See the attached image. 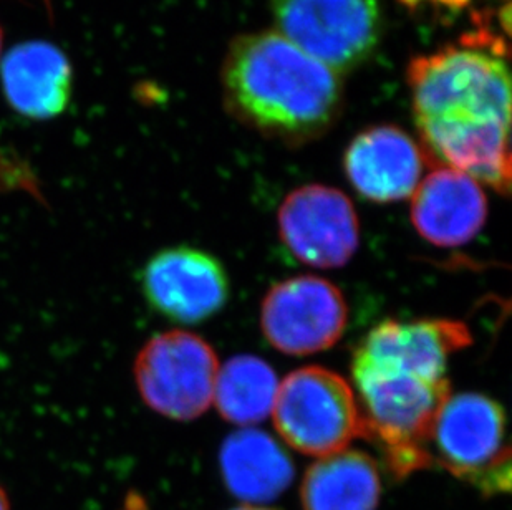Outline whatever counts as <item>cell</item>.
Returning a JSON list of instances; mask_svg holds the SVG:
<instances>
[{
	"label": "cell",
	"instance_id": "6da1fadb",
	"mask_svg": "<svg viewBox=\"0 0 512 510\" xmlns=\"http://www.w3.org/2000/svg\"><path fill=\"white\" fill-rule=\"evenodd\" d=\"M428 163L448 164L501 194L511 189V77L503 53L463 37L408 65Z\"/></svg>",
	"mask_w": 512,
	"mask_h": 510
},
{
	"label": "cell",
	"instance_id": "7a4b0ae2",
	"mask_svg": "<svg viewBox=\"0 0 512 510\" xmlns=\"http://www.w3.org/2000/svg\"><path fill=\"white\" fill-rule=\"evenodd\" d=\"M224 103L236 120L285 145L320 138L339 118V73L277 32L237 37L223 65Z\"/></svg>",
	"mask_w": 512,
	"mask_h": 510
},
{
	"label": "cell",
	"instance_id": "3957f363",
	"mask_svg": "<svg viewBox=\"0 0 512 510\" xmlns=\"http://www.w3.org/2000/svg\"><path fill=\"white\" fill-rule=\"evenodd\" d=\"M352 378L365 438L378 444L388 469L401 479L433 466L431 429L450 398V380L358 353H353Z\"/></svg>",
	"mask_w": 512,
	"mask_h": 510
},
{
	"label": "cell",
	"instance_id": "277c9868",
	"mask_svg": "<svg viewBox=\"0 0 512 510\" xmlns=\"http://www.w3.org/2000/svg\"><path fill=\"white\" fill-rule=\"evenodd\" d=\"M433 462L486 496L511 489L506 413L481 393L450 395L431 429Z\"/></svg>",
	"mask_w": 512,
	"mask_h": 510
},
{
	"label": "cell",
	"instance_id": "5b68a950",
	"mask_svg": "<svg viewBox=\"0 0 512 510\" xmlns=\"http://www.w3.org/2000/svg\"><path fill=\"white\" fill-rule=\"evenodd\" d=\"M277 433L290 448L325 458L365 438L352 386L335 371L305 366L279 383L272 409Z\"/></svg>",
	"mask_w": 512,
	"mask_h": 510
},
{
	"label": "cell",
	"instance_id": "8992f818",
	"mask_svg": "<svg viewBox=\"0 0 512 510\" xmlns=\"http://www.w3.org/2000/svg\"><path fill=\"white\" fill-rule=\"evenodd\" d=\"M219 361L203 338L170 330L150 338L133 366L141 400L174 421H193L213 405Z\"/></svg>",
	"mask_w": 512,
	"mask_h": 510
},
{
	"label": "cell",
	"instance_id": "52a82bcc",
	"mask_svg": "<svg viewBox=\"0 0 512 510\" xmlns=\"http://www.w3.org/2000/svg\"><path fill=\"white\" fill-rule=\"evenodd\" d=\"M271 7L277 34L335 73L358 67L377 49V0H271Z\"/></svg>",
	"mask_w": 512,
	"mask_h": 510
},
{
	"label": "cell",
	"instance_id": "ba28073f",
	"mask_svg": "<svg viewBox=\"0 0 512 510\" xmlns=\"http://www.w3.org/2000/svg\"><path fill=\"white\" fill-rule=\"evenodd\" d=\"M347 302L329 280L299 275L272 285L261 305V328L272 347L307 357L334 347L345 333Z\"/></svg>",
	"mask_w": 512,
	"mask_h": 510
},
{
	"label": "cell",
	"instance_id": "9c48e42d",
	"mask_svg": "<svg viewBox=\"0 0 512 510\" xmlns=\"http://www.w3.org/2000/svg\"><path fill=\"white\" fill-rule=\"evenodd\" d=\"M279 234L295 259L317 269L342 267L360 244L352 201L339 189L320 184L302 186L284 199Z\"/></svg>",
	"mask_w": 512,
	"mask_h": 510
},
{
	"label": "cell",
	"instance_id": "30bf717a",
	"mask_svg": "<svg viewBox=\"0 0 512 510\" xmlns=\"http://www.w3.org/2000/svg\"><path fill=\"white\" fill-rule=\"evenodd\" d=\"M141 289L151 308L184 325L213 318L231 297L224 265L214 255L188 246L153 255L141 274Z\"/></svg>",
	"mask_w": 512,
	"mask_h": 510
},
{
	"label": "cell",
	"instance_id": "8fae6325",
	"mask_svg": "<svg viewBox=\"0 0 512 510\" xmlns=\"http://www.w3.org/2000/svg\"><path fill=\"white\" fill-rule=\"evenodd\" d=\"M426 163L423 148L392 125L363 130L343 156V169L353 189L377 204L397 203L413 196Z\"/></svg>",
	"mask_w": 512,
	"mask_h": 510
},
{
	"label": "cell",
	"instance_id": "7c38bea8",
	"mask_svg": "<svg viewBox=\"0 0 512 510\" xmlns=\"http://www.w3.org/2000/svg\"><path fill=\"white\" fill-rule=\"evenodd\" d=\"M488 217V198L468 174L438 166L421 179L411 201V222L425 241L459 247L473 241Z\"/></svg>",
	"mask_w": 512,
	"mask_h": 510
},
{
	"label": "cell",
	"instance_id": "4fadbf2b",
	"mask_svg": "<svg viewBox=\"0 0 512 510\" xmlns=\"http://www.w3.org/2000/svg\"><path fill=\"white\" fill-rule=\"evenodd\" d=\"M0 83L15 113L30 120H52L72 100L73 67L57 45L30 40L2 58Z\"/></svg>",
	"mask_w": 512,
	"mask_h": 510
},
{
	"label": "cell",
	"instance_id": "5bb4252c",
	"mask_svg": "<svg viewBox=\"0 0 512 510\" xmlns=\"http://www.w3.org/2000/svg\"><path fill=\"white\" fill-rule=\"evenodd\" d=\"M471 343V332L458 320H385L368 332L355 352L368 358L395 361L421 375L445 380L451 355Z\"/></svg>",
	"mask_w": 512,
	"mask_h": 510
},
{
	"label": "cell",
	"instance_id": "9a60e30c",
	"mask_svg": "<svg viewBox=\"0 0 512 510\" xmlns=\"http://www.w3.org/2000/svg\"><path fill=\"white\" fill-rule=\"evenodd\" d=\"M221 474L231 494L246 502H269L294 479V464L276 439L259 429L232 433L221 448Z\"/></svg>",
	"mask_w": 512,
	"mask_h": 510
},
{
	"label": "cell",
	"instance_id": "2e32d148",
	"mask_svg": "<svg viewBox=\"0 0 512 510\" xmlns=\"http://www.w3.org/2000/svg\"><path fill=\"white\" fill-rule=\"evenodd\" d=\"M382 481L375 459L357 449L320 458L305 472L304 510H377Z\"/></svg>",
	"mask_w": 512,
	"mask_h": 510
},
{
	"label": "cell",
	"instance_id": "e0dca14e",
	"mask_svg": "<svg viewBox=\"0 0 512 510\" xmlns=\"http://www.w3.org/2000/svg\"><path fill=\"white\" fill-rule=\"evenodd\" d=\"M277 391L279 380L269 363L252 355H239L219 368L213 403L229 423L249 426L271 416Z\"/></svg>",
	"mask_w": 512,
	"mask_h": 510
},
{
	"label": "cell",
	"instance_id": "ac0fdd59",
	"mask_svg": "<svg viewBox=\"0 0 512 510\" xmlns=\"http://www.w3.org/2000/svg\"><path fill=\"white\" fill-rule=\"evenodd\" d=\"M416 2H426L431 7L446 10V12H461V10L469 9L478 0H416Z\"/></svg>",
	"mask_w": 512,
	"mask_h": 510
},
{
	"label": "cell",
	"instance_id": "d6986e66",
	"mask_svg": "<svg viewBox=\"0 0 512 510\" xmlns=\"http://www.w3.org/2000/svg\"><path fill=\"white\" fill-rule=\"evenodd\" d=\"M0 510H10L9 499H7V494H5L2 487H0Z\"/></svg>",
	"mask_w": 512,
	"mask_h": 510
},
{
	"label": "cell",
	"instance_id": "ffe728a7",
	"mask_svg": "<svg viewBox=\"0 0 512 510\" xmlns=\"http://www.w3.org/2000/svg\"><path fill=\"white\" fill-rule=\"evenodd\" d=\"M234 510H271V509H261V507L256 506H246V507H239V509Z\"/></svg>",
	"mask_w": 512,
	"mask_h": 510
},
{
	"label": "cell",
	"instance_id": "44dd1931",
	"mask_svg": "<svg viewBox=\"0 0 512 510\" xmlns=\"http://www.w3.org/2000/svg\"><path fill=\"white\" fill-rule=\"evenodd\" d=\"M2 45H4V34H2V27H0V57H2Z\"/></svg>",
	"mask_w": 512,
	"mask_h": 510
},
{
	"label": "cell",
	"instance_id": "7402d4cb",
	"mask_svg": "<svg viewBox=\"0 0 512 510\" xmlns=\"http://www.w3.org/2000/svg\"><path fill=\"white\" fill-rule=\"evenodd\" d=\"M45 2H49V5H50V0H45Z\"/></svg>",
	"mask_w": 512,
	"mask_h": 510
}]
</instances>
